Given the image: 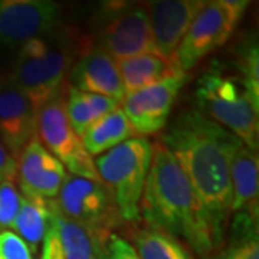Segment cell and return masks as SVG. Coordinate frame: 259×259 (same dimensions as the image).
Wrapping results in <instances>:
<instances>
[{"mask_svg":"<svg viewBox=\"0 0 259 259\" xmlns=\"http://www.w3.org/2000/svg\"><path fill=\"white\" fill-rule=\"evenodd\" d=\"M160 143L183 170L222 246L231 221L232 157L243 143L197 110L179 114Z\"/></svg>","mask_w":259,"mask_h":259,"instance_id":"1","label":"cell"},{"mask_svg":"<svg viewBox=\"0 0 259 259\" xmlns=\"http://www.w3.org/2000/svg\"><path fill=\"white\" fill-rule=\"evenodd\" d=\"M140 214L147 228L186 242L200 258L207 259L221 248L183 170L161 143L153 147Z\"/></svg>","mask_w":259,"mask_h":259,"instance_id":"2","label":"cell"},{"mask_svg":"<svg viewBox=\"0 0 259 259\" xmlns=\"http://www.w3.org/2000/svg\"><path fill=\"white\" fill-rule=\"evenodd\" d=\"M87 44L72 30L61 28L30 39L19 47L8 79L37 112L42 105L64 93L71 66Z\"/></svg>","mask_w":259,"mask_h":259,"instance_id":"3","label":"cell"},{"mask_svg":"<svg viewBox=\"0 0 259 259\" xmlns=\"http://www.w3.org/2000/svg\"><path fill=\"white\" fill-rule=\"evenodd\" d=\"M203 115L229 130L250 150H258L259 104L250 98L239 78L214 68L199 76L194 88Z\"/></svg>","mask_w":259,"mask_h":259,"instance_id":"4","label":"cell"},{"mask_svg":"<svg viewBox=\"0 0 259 259\" xmlns=\"http://www.w3.org/2000/svg\"><path fill=\"white\" fill-rule=\"evenodd\" d=\"M153 147L146 137H131L94 161L100 180L111 192L121 219L125 222L140 218V200L151 164Z\"/></svg>","mask_w":259,"mask_h":259,"instance_id":"5","label":"cell"},{"mask_svg":"<svg viewBox=\"0 0 259 259\" xmlns=\"http://www.w3.org/2000/svg\"><path fill=\"white\" fill-rule=\"evenodd\" d=\"M52 202L61 214L90 232L98 245L122 222L111 192L101 180L66 175Z\"/></svg>","mask_w":259,"mask_h":259,"instance_id":"6","label":"cell"},{"mask_svg":"<svg viewBox=\"0 0 259 259\" xmlns=\"http://www.w3.org/2000/svg\"><path fill=\"white\" fill-rule=\"evenodd\" d=\"M249 6L242 0L204 2L175 54L182 72L192 71L207 55L223 47Z\"/></svg>","mask_w":259,"mask_h":259,"instance_id":"7","label":"cell"},{"mask_svg":"<svg viewBox=\"0 0 259 259\" xmlns=\"http://www.w3.org/2000/svg\"><path fill=\"white\" fill-rule=\"evenodd\" d=\"M36 137L72 176L100 180L93 157L87 153L81 137L76 136L68 121L64 93L37 110Z\"/></svg>","mask_w":259,"mask_h":259,"instance_id":"8","label":"cell"},{"mask_svg":"<svg viewBox=\"0 0 259 259\" xmlns=\"http://www.w3.org/2000/svg\"><path fill=\"white\" fill-rule=\"evenodd\" d=\"M104 16L95 47L104 49L115 61L148 52L156 54L144 6L112 3Z\"/></svg>","mask_w":259,"mask_h":259,"instance_id":"9","label":"cell"},{"mask_svg":"<svg viewBox=\"0 0 259 259\" xmlns=\"http://www.w3.org/2000/svg\"><path fill=\"white\" fill-rule=\"evenodd\" d=\"M61 6L49 0H0V48L22 47L59 28Z\"/></svg>","mask_w":259,"mask_h":259,"instance_id":"10","label":"cell"},{"mask_svg":"<svg viewBox=\"0 0 259 259\" xmlns=\"http://www.w3.org/2000/svg\"><path fill=\"white\" fill-rule=\"evenodd\" d=\"M186 81L187 75L180 74L151 87L125 94L121 101V110L125 114L134 134L146 137L166 127L171 107Z\"/></svg>","mask_w":259,"mask_h":259,"instance_id":"11","label":"cell"},{"mask_svg":"<svg viewBox=\"0 0 259 259\" xmlns=\"http://www.w3.org/2000/svg\"><path fill=\"white\" fill-rule=\"evenodd\" d=\"M66 177L62 163L32 137L18 157L19 192L25 197L55 199Z\"/></svg>","mask_w":259,"mask_h":259,"instance_id":"12","label":"cell"},{"mask_svg":"<svg viewBox=\"0 0 259 259\" xmlns=\"http://www.w3.org/2000/svg\"><path fill=\"white\" fill-rule=\"evenodd\" d=\"M203 5L202 0H157L146 3L144 8L156 54L168 59L175 58L182 39Z\"/></svg>","mask_w":259,"mask_h":259,"instance_id":"13","label":"cell"},{"mask_svg":"<svg viewBox=\"0 0 259 259\" xmlns=\"http://www.w3.org/2000/svg\"><path fill=\"white\" fill-rule=\"evenodd\" d=\"M68 79L71 87L83 93L100 94L118 102L125 97L117 61L94 42H88L76 56Z\"/></svg>","mask_w":259,"mask_h":259,"instance_id":"14","label":"cell"},{"mask_svg":"<svg viewBox=\"0 0 259 259\" xmlns=\"http://www.w3.org/2000/svg\"><path fill=\"white\" fill-rule=\"evenodd\" d=\"M36 136V111L8 78L0 81V140L18 160Z\"/></svg>","mask_w":259,"mask_h":259,"instance_id":"15","label":"cell"},{"mask_svg":"<svg viewBox=\"0 0 259 259\" xmlns=\"http://www.w3.org/2000/svg\"><path fill=\"white\" fill-rule=\"evenodd\" d=\"M52 219L42 241L40 259H97L98 243L85 231L58 212L52 202Z\"/></svg>","mask_w":259,"mask_h":259,"instance_id":"16","label":"cell"},{"mask_svg":"<svg viewBox=\"0 0 259 259\" xmlns=\"http://www.w3.org/2000/svg\"><path fill=\"white\" fill-rule=\"evenodd\" d=\"M117 65L125 94L134 93L176 75L185 74L180 71L175 58L168 59L153 52L120 59L117 61Z\"/></svg>","mask_w":259,"mask_h":259,"instance_id":"17","label":"cell"},{"mask_svg":"<svg viewBox=\"0 0 259 259\" xmlns=\"http://www.w3.org/2000/svg\"><path fill=\"white\" fill-rule=\"evenodd\" d=\"M231 214L242 210L258 212L259 163L256 151L241 144L231 163Z\"/></svg>","mask_w":259,"mask_h":259,"instance_id":"18","label":"cell"},{"mask_svg":"<svg viewBox=\"0 0 259 259\" xmlns=\"http://www.w3.org/2000/svg\"><path fill=\"white\" fill-rule=\"evenodd\" d=\"M65 112L76 136H82L94 122L107 114L118 110L121 102L100 94L83 93L74 87H66L64 93Z\"/></svg>","mask_w":259,"mask_h":259,"instance_id":"19","label":"cell"},{"mask_svg":"<svg viewBox=\"0 0 259 259\" xmlns=\"http://www.w3.org/2000/svg\"><path fill=\"white\" fill-rule=\"evenodd\" d=\"M228 228V245L207 259H259L258 212L233 213Z\"/></svg>","mask_w":259,"mask_h":259,"instance_id":"20","label":"cell"},{"mask_svg":"<svg viewBox=\"0 0 259 259\" xmlns=\"http://www.w3.org/2000/svg\"><path fill=\"white\" fill-rule=\"evenodd\" d=\"M52 200L22 196L12 229L26 242L32 253H36L52 219Z\"/></svg>","mask_w":259,"mask_h":259,"instance_id":"21","label":"cell"},{"mask_svg":"<svg viewBox=\"0 0 259 259\" xmlns=\"http://www.w3.org/2000/svg\"><path fill=\"white\" fill-rule=\"evenodd\" d=\"M133 136L134 131L120 107L118 110L94 122L81 136V141L91 157H98Z\"/></svg>","mask_w":259,"mask_h":259,"instance_id":"22","label":"cell"},{"mask_svg":"<svg viewBox=\"0 0 259 259\" xmlns=\"http://www.w3.org/2000/svg\"><path fill=\"white\" fill-rule=\"evenodd\" d=\"M140 259H193L182 242L166 232L141 228L131 233Z\"/></svg>","mask_w":259,"mask_h":259,"instance_id":"23","label":"cell"},{"mask_svg":"<svg viewBox=\"0 0 259 259\" xmlns=\"http://www.w3.org/2000/svg\"><path fill=\"white\" fill-rule=\"evenodd\" d=\"M241 79L253 101L259 104V54L258 45L250 44L243 49L241 56Z\"/></svg>","mask_w":259,"mask_h":259,"instance_id":"24","label":"cell"},{"mask_svg":"<svg viewBox=\"0 0 259 259\" xmlns=\"http://www.w3.org/2000/svg\"><path fill=\"white\" fill-rule=\"evenodd\" d=\"M22 194L13 182L0 185V232L8 231L13 226L18 214Z\"/></svg>","mask_w":259,"mask_h":259,"instance_id":"25","label":"cell"},{"mask_svg":"<svg viewBox=\"0 0 259 259\" xmlns=\"http://www.w3.org/2000/svg\"><path fill=\"white\" fill-rule=\"evenodd\" d=\"M97 259H140L134 246L117 233H111L98 245Z\"/></svg>","mask_w":259,"mask_h":259,"instance_id":"26","label":"cell"},{"mask_svg":"<svg viewBox=\"0 0 259 259\" xmlns=\"http://www.w3.org/2000/svg\"><path fill=\"white\" fill-rule=\"evenodd\" d=\"M0 259H33L26 242L13 231L0 232Z\"/></svg>","mask_w":259,"mask_h":259,"instance_id":"27","label":"cell"},{"mask_svg":"<svg viewBox=\"0 0 259 259\" xmlns=\"http://www.w3.org/2000/svg\"><path fill=\"white\" fill-rule=\"evenodd\" d=\"M18 175V160L12 156L8 147L0 140V185L15 182Z\"/></svg>","mask_w":259,"mask_h":259,"instance_id":"28","label":"cell"},{"mask_svg":"<svg viewBox=\"0 0 259 259\" xmlns=\"http://www.w3.org/2000/svg\"><path fill=\"white\" fill-rule=\"evenodd\" d=\"M2 79H3V76H2V74H0V81H2Z\"/></svg>","mask_w":259,"mask_h":259,"instance_id":"29","label":"cell"}]
</instances>
